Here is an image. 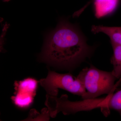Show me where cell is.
Segmentation results:
<instances>
[{"instance_id": "obj_7", "label": "cell", "mask_w": 121, "mask_h": 121, "mask_svg": "<svg viewBox=\"0 0 121 121\" xmlns=\"http://www.w3.org/2000/svg\"><path fill=\"white\" fill-rule=\"evenodd\" d=\"M100 108L104 114L105 111L108 112L110 109L116 111L119 113L121 118V90L104 98L101 103Z\"/></svg>"}, {"instance_id": "obj_9", "label": "cell", "mask_w": 121, "mask_h": 121, "mask_svg": "<svg viewBox=\"0 0 121 121\" xmlns=\"http://www.w3.org/2000/svg\"><path fill=\"white\" fill-rule=\"evenodd\" d=\"M2 1H4V2H8V1H9L10 0H2Z\"/></svg>"}, {"instance_id": "obj_8", "label": "cell", "mask_w": 121, "mask_h": 121, "mask_svg": "<svg viewBox=\"0 0 121 121\" xmlns=\"http://www.w3.org/2000/svg\"><path fill=\"white\" fill-rule=\"evenodd\" d=\"M113 55L111 63L113 66L112 73L115 78L121 80V45L111 43Z\"/></svg>"}, {"instance_id": "obj_6", "label": "cell", "mask_w": 121, "mask_h": 121, "mask_svg": "<svg viewBox=\"0 0 121 121\" xmlns=\"http://www.w3.org/2000/svg\"><path fill=\"white\" fill-rule=\"evenodd\" d=\"M91 31L95 34L104 33L109 37L111 43L121 45V27L93 25Z\"/></svg>"}, {"instance_id": "obj_4", "label": "cell", "mask_w": 121, "mask_h": 121, "mask_svg": "<svg viewBox=\"0 0 121 121\" xmlns=\"http://www.w3.org/2000/svg\"><path fill=\"white\" fill-rule=\"evenodd\" d=\"M19 85L18 91L14 98L15 103L20 107L29 105L32 101L36 87L32 82L27 80L21 82Z\"/></svg>"}, {"instance_id": "obj_2", "label": "cell", "mask_w": 121, "mask_h": 121, "mask_svg": "<svg viewBox=\"0 0 121 121\" xmlns=\"http://www.w3.org/2000/svg\"><path fill=\"white\" fill-rule=\"evenodd\" d=\"M86 91L82 99H92L104 94H111L117 79L112 71L102 70L91 65L82 69L77 76Z\"/></svg>"}, {"instance_id": "obj_3", "label": "cell", "mask_w": 121, "mask_h": 121, "mask_svg": "<svg viewBox=\"0 0 121 121\" xmlns=\"http://www.w3.org/2000/svg\"><path fill=\"white\" fill-rule=\"evenodd\" d=\"M40 83L47 95L53 96H57L60 89L81 97L86 92L80 80L69 73L50 71L46 78L40 80Z\"/></svg>"}, {"instance_id": "obj_5", "label": "cell", "mask_w": 121, "mask_h": 121, "mask_svg": "<svg viewBox=\"0 0 121 121\" xmlns=\"http://www.w3.org/2000/svg\"><path fill=\"white\" fill-rule=\"evenodd\" d=\"M119 0H95L94 9L95 17L101 18L109 16L116 10Z\"/></svg>"}, {"instance_id": "obj_1", "label": "cell", "mask_w": 121, "mask_h": 121, "mask_svg": "<svg viewBox=\"0 0 121 121\" xmlns=\"http://www.w3.org/2000/svg\"><path fill=\"white\" fill-rule=\"evenodd\" d=\"M95 50L77 25L62 18L46 36L40 58L60 67H74L90 58Z\"/></svg>"}]
</instances>
